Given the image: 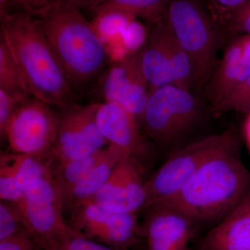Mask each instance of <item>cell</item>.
Masks as SVG:
<instances>
[{
	"instance_id": "obj_26",
	"label": "cell",
	"mask_w": 250,
	"mask_h": 250,
	"mask_svg": "<svg viewBox=\"0 0 250 250\" xmlns=\"http://www.w3.org/2000/svg\"><path fill=\"white\" fill-rule=\"evenodd\" d=\"M250 110V75L231 95L213 107L215 113H248Z\"/></svg>"
},
{
	"instance_id": "obj_14",
	"label": "cell",
	"mask_w": 250,
	"mask_h": 250,
	"mask_svg": "<svg viewBox=\"0 0 250 250\" xmlns=\"http://www.w3.org/2000/svg\"><path fill=\"white\" fill-rule=\"evenodd\" d=\"M143 239L147 250H190L199 225L183 213L155 205L143 210Z\"/></svg>"
},
{
	"instance_id": "obj_32",
	"label": "cell",
	"mask_w": 250,
	"mask_h": 250,
	"mask_svg": "<svg viewBox=\"0 0 250 250\" xmlns=\"http://www.w3.org/2000/svg\"><path fill=\"white\" fill-rule=\"evenodd\" d=\"M79 9H90L93 8L100 2V0H67Z\"/></svg>"
},
{
	"instance_id": "obj_30",
	"label": "cell",
	"mask_w": 250,
	"mask_h": 250,
	"mask_svg": "<svg viewBox=\"0 0 250 250\" xmlns=\"http://www.w3.org/2000/svg\"><path fill=\"white\" fill-rule=\"evenodd\" d=\"M21 103L12 95L0 90V136L1 141H4L5 133L10 120Z\"/></svg>"
},
{
	"instance_id": "obj_36",
	"label": "cell",
	"mask_w": 250,
	"mask_h": 250,
	"mask_svg": "<svg viewBox=\"0 0 250 250\" xmlns=\"http://www.w3.org/2000/svg\"><path fill=\"white\" fill-rule=\"evenodd\" d=\"M248 3H249V4H250V1H248Z\"/></svg>"
},
{
	"instance_id": "obj_22",
	"label": "cell",
	"mask_w": 250,
	"mask_h": 250,
	"mask_svg": "<svg viewBox=\"0 0 250 250\" xmlns=\"http://www.w3.org/2000/svg\"><path fill=\"white\" fill-rule=\"evenodd\" d=\"M170 0H100L93 11L97 16L120 13L141 18L153 24L166 19Z\"/></svg>"
},
{
	"instance_id": "obj_9",
	"label": "cell",
	"mask_w": 250,
	"mask_h": 250,
	"mask_svg": "<svg viewBox=\"0 0 250 250\" xmlns=\"http://www.w3.org/2000/svg\"><path fill=\"white\" fill-rule=\"evenodd\" d=\"M67 223L84 238L118 250H136L144 241L138 213L111 211L93 202L72 210Z\"/></svg>"
},
{
	"instance_id": "obj_33",
	"label": "cell",
	"mask_w": 250,
	"mask_h": 250,
	"mask_svg": "<svg viewBox=\"0 0 250 250\" xmlns=\"http://www.w3.org/2000/svg\"><path fill=\"white\" fill-rule=\"evenodd\" d=\"M243 135L247 147L250 152V110L247 113L246 118L243 125Z\"/></svg>"
},
{
	"instance_id": "obj_4",
	"label": "cell",
	"mask_w": 250,
	"mask_h": 250,
	"mask_svg": "<svg viewBox=\"0 0 250 250\" xmlns=\"http://www.w3.org/2000/svg\"><path fill=\"white\" fill-rule=\"evenodd\" d=\"M166 21L191 63L194 84L202 86L216 65L220 31L200 0H170Z\"/></svg>"
},
{
	"instance_id": "obj_12",
	"label": "cell",
	"mask_w": 250,
	"mask_h": 250,
	"mask_svg": "<svg viewBox=\"0 0 250 250\" xmlns=\"http://www.w3.org/2000/svg\"><path fill=\"white\" fill-rule=\"evenodd\" d=\"M149 93V85L141 66L139 49L113 62L104 75V102L124 108L139 123Z\"/></svg>"
},
{
	"instance_id": "obj_21",
	"label": "cell",
	"mask_w": 250,
	"mask_h": 250,
	"mask_svg": "<svg viewBox=\"0 0 250 250\" xmlns=\"http://www.w3.org/2000/svg\"><path fill=\"white\" fill-rule=\"evenodd\" d=\"M154 26L157 29L170 62L173 84L190 91L194 82L191 63L188 56L174 36L166 18L154 24Z\"/></svg>"
},
{
	"instance_id": "obj_29",
	"label": "cell",
	"mask_w": 250,
	"mask_h": 250,
	"mask_svg": "<svg viewBox=\"0 0 250 250\" xmlns=\"http://www.w3.org/2000/svg\"><path fill=\"white\" fill-rule=\"evenodd\" d=\"M226 31L234 35H250V4L248 1L235 11Z\"/></svg>"
},
{
	"instance_id": "obj_2",
	"label": "cell",
	"mask_w": 250,
	"mask_h": 250,
	"mask_svg": "<svg viewBox=\"0 0 250 250\" xmlns=\"http://www.w3.org/2000/svg\"><path fill=\"white\" fill-rule=\"evenodd\" d=\"M1 39L14 56L31 97L57 108L75 104V93L39 22L1 10Z\"/></svg>"
},
{
	"instance_id": "obj_24",
	"label": "cell",
	"mask_w": 250,
	"mask_h": 250,
	"mask_svg": "<svg viewBox=\"0 0 250 250\" xmlns=\"http://www.w3.org/2000/svg\"><path fill=\"white\" fill-rule=\"evenodd\" d=\"M24 228L22 215L14 202L0 201V241L14 236Z\"/></svg>"
},
{
	"instance_id": "obj_27",
	"label": "cell",
	"mask_w": 250,
	"mask_h": 250,
	"mask_svg": "<svg viewBox=\"0 0 250 250\" xmlns=\"http://www.w3.org/2000/svg\"><path fill=\"white\" fill-rule=\"evenodd\" d=\"M42 250H118L88 239L84 237L70 236L63 237L51 243Z\"/></svg>"
},
{
	"instance_id": "obj_10",
	"label": "cell",
	"mask_w": 250,
	"mask_h": 250,
	"mask_svg": "<svg viewBox=\"0 0 250 250\" xmlns=\"http://www.w3.org/2000/svg\"><path fill=\"white\" fill-rule=\"evenodd\" d=\"M98 104H75L58 108L57 132L49 159L77 160L95 154L109 145L97 124Z\"/></svg>"
},
{
	"instance_id": "obj_17",
	"label": "cell",
	"mask_w": 250,
	"mask_h": 250,
	"mask_svg": "<svg viewBox=\"0 0 250 250\" xmlns=\"http://www.w3.org/2000/svg\"><path fill=\"white\" fill-rule=\"evenodd\" d=\"M48 170L47 162L11 152L0 156V199L17 202L28 187Z\"/></svg>"
},
{
	"instance_id": "obj_16",
	"label": "cell",
	"mask_w": 250,
	"mask_h": 250,
	"mask_svg": "<svg viewBox=\"0 0 250 250\" xmlns=\"http://www.w3.org/2000/svg\"><path fill=\"white\" fill-rule=\"evenodd\" d=\"M197 250H250V188L238 205L202 237Z\"/></svg>"
},
{
	"instance_id": "obj_19",
	"label": "cell",
	"mask_w": 250,
	"mask_h": 250,
	"mask_svg": "<svg viewBox=\"0 0 250 250\" xmlns=\"http://www.w3.org/2000/svg\"><path fill=\"white\" fill-rule=\"evenodd\" d=\"M141 66L149 85V90L173 84L170 62L160 36L153 27L146 44L139 49Z\"/></svg>"
},
{
	"instance_id": "obj_1",
	"label": "cell",
	"mask_w": 250,
	"mask_h": 250,
	"mask_svg": "<svg viewBox=\"0 0 250 250\" xmlns=\"http://www.w3.org/2000/svg\"><path fill=\"white\" fill-rule=\"evenodd\" d=\"M238 150L239 143L219 152L174 195L155 205L177 210L198 225L219 223L250 188V172L240 159Z\"/></svg>"
},
{
	"instance_id": "obj_3",
	"label": "cell",
	"mask_w": 250,
	"mask_h": 250,
	"mask_svg": "<svg viewBox=\"0 0 250 250\" xmlns=\"http://www.w3.org/2000/svg\"><path fill=\"white\" fill-rule=\"evenodd\" d=\"M39 24L72 86H81L103 70L106 53L96 28L67 0L39 16Z\"/></svg>"
},
{
	"instance_id": "obj_7",
	"label": "cell",
	"mask_w": 250,
	"mask_h": 250,
	"mask_svg": "<svg viewBox=\"0 0 250 250\" xmlns=\"http://www.w3.org/2000/svg\"><path fill=\"white\" fill-rule=\"evenodd\" d=\"M16 203L22 215L24 228L41 250L63 237L81 235L64 218L62 195L49 169L28 187Z\"/></svg>"
},
{
	"instance_id": "obj_20",
	"label": "cell",
	"mask_w": 250,
	"mask_h": 250,
	"mask_svg": "<svg viewBox=\"0 0 250 250\" xmlns=\"http://www.w3.org/2000/svg\"><path fill=\"white\" fill-rule=\"evenodd\" d=\"M106 147L95 154L77 160L47 161L49 172L62 195L63 207L74 188L103 159L106 154Z\"/></svg>"
},
{
	"instance_id": "obj_8",
	"label": "cell",
	"mask_w": 250,
	"mask_h": 250,
	"mask_svg": "<svg viewBox=\"0 0 250 250\" xmlns=\"http://www.w3.org/2000/svg\"><path fill=\"white\" fill-rule=\"evenodd\" d=\"M58 113L48 104L29 97L20 104L5 133L9 152L48 160L57 132Z\"/></svg>"
},
{
	"instance_id": "obj_15",
	"label": "cell",
	"mask_w": 250,
	"mask_h": 250,
	"mask_svg": "<svg viewBox=\"0 0 250 250\" xmlns=\"http://www.w3.org/2000/svg\"><path fill=\"white\" fill-rule=\"evenodd\" d=\"M250 75V35H235L207 82L213 107L231 95Z\"/></svg>"
},
{
	"instance_id": "obj_35",
	"label": "cell",
	"mask_w": 250,
	"mask_h": 250,
	"mask_svg": "<svg viewBox=\"0 0 250 250\" xmlns=\"http://www.w3.org/2000/svg\"><path fill=\"white\" fill-rule=\"evenodd\" d=\"M135 250H147V248H146H146H144V247H142V246H141V247H139V248H137V249Z\"/></svg>"
},
{
	"instance_id": "obj_31",
	"label": "cell",
	"mask_w": 250,
	"mask_h": 250,
	"mask_svg": "<svg viewBox=\"0 0 250 250\" xmlns=\"http://www.w3.org/2000/svg\"><path fill=\"white\" fill-rule=\"evenodd\" d=\"M58 0H16L24 9L33 14L40 16Z\"/></svg>"
},
{
	"instance_id": "obj_11",
	"label": "cell",
	"mask_w": 250,
	"mask_h": 250,
	"mask_svg": "<svg viewBox=\"0 0 250 250\" xmlns=\"http://www.w3.org/2000/svg\"><path fill=\"white\" fill-rule=\"evenodd\" d=\"M146 170L139 161L126 154L118 161L103 187L88 202L119 213L142 211L147 202Z\"/></svg>"
},
{
	"instance_id": "obj_28",
	"label": "cell",
	"mask_w": 250,
	"mask_h": 250,
	"mask_svg": "<svg viewBox=\"0 0 250 250\" xmlns=\"http://www.w3.org/2000/svg\"><path fill=\"white\" fill-rule=\"evenodd\" d=\"M0 250H41L38 243L25 228L14 236L0 241Z\"/></svg>"
},
{
	"instance_id": "obj_18",
	"label": "cell",
	"mask_w": 250,
	"mask_h": 250,
	"mask_svg": "<svg viewBox=\"0 0 250 250\" xmlns=\"http://www.w3.org/2000/svg\"><path fill=\"white\" fill-rule=\"evenodd\" d=\"M126 154L118 146L108 145L103 159L74 188L64 205V213L69 214L72 210L89 202L106 182L118 161Z\"/></svg>"
},
{
	"instance_id": "obj_23",
	"label": "cell",
	"mask_w": 250,
	"mask_h": 250,
	"mask_svg": "<svg viewBox=\"0 0 250 250\" xmlns=\"http://www.w3.org/2000/svg\"><path fill=\"white\" fill-rule=\"evenodd\" d=\"M0 90L22 103L31 97L22 72L2 39H0Z\"/></svg>"
},
{
	"instance_id": "obj_6",
	"label": "cell",
	"mask_w": 250,
	"mask_h": 250,
	"mask_svg": "<svg viewBox=\"0 0 250 250\" xmlns=\"http://www.w3.org/2000/svg\"><path fill=\"white\" fill-rule=\"evenodd\" d=\"M199 112L198 104L190 91L166 85L149 90L140 124L154 144L169 146L192 127Z\"/></svg>"
},
{
	"instance_id": "obj_5",
	"label": "cell",
	"mask_w": 250,
	"mask_h": 250,
	"mask_svg": "<svg viewBox=\"0 0 250 250\" xmlns=\"http://www.w3.org/2000/svg\"><path fill=\"white\" fill-rule=\"evenodd\" d=\"M238 143L239 138L236 130L230 129L197 140L174 151L146 182L147 202L143 210L170 198L207 161Z\"/></svg>"
},
{
	"instance_id": "obj_34",
	"label": "cell",
	"mask_w": 250,
	"mask_h": 250,
	"mask_svg": "<svg viewBox=\"0 0 250 250\" xmlns=\"http://www.w3.org/2000/svg\"><path fill=\"white\" fill-rule=\"evenodd\" d=\"M11 1V0H0V4H1V8H2V6H4L5 4H6V2H8V1ZM12 1H16V0H12Z\"/></svg>"
},
{
	"instance_id": "obj_25",
	"label": "cell",
	"mask_w": 250,
	"mask_h": 250,
	"mask_svg": "<svg viewBox=\"0 0 250 250\" xmlns=\"http://www.w3.org/2000/svg\"><path fill=\"white\" fill-rule=\"evenodd\" d=\"M207 12L223 30L237 9L250 0H200Z\"/></svg>"
},
{
	"instance_id": "obj_13",
	"label": "cell",
	"mask_w": 250,
	"mask_h": 250,
	"mask_svg": "<svg viewBox=\"0 0 250 250\" xmlns=\"http://www.w3.org/2000/svg\"><path fill=\"white\" fill-rule=\"evenodd\" d=\"M99 129L109 144L115 145L135 158L144 168L156 156L154 143L143 134L134 115L118 105L107 102L99 103L96 113Z\"/></svg>"
}]
</instances>
